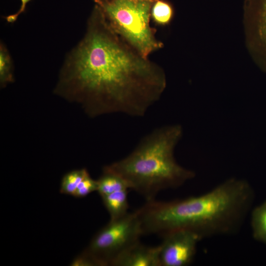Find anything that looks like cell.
<instances>
[{
    "label": "cell",
    "mask_w": 266,
    "mask_h": 266,
    "mask_svg": "<svg viewBox=\"0 0 266 266\" xmlns=\"http://www.w3.org/2000/svg\"><path fill=\"white\" fill-rule=\"evenodd\" d=\"M97 181V191L101 197L130 189L128 183L124 178L117 173L105 168H103V174Z\"/></svg>",
    "instance_id": "30bf717a"
},
{
    "label": "cell",
    "mask_w": 266,
    "mask_h": 266,
    "mask_svg": "<svg viewBox=\"0 0 266 266\" xmlns=\"http://www.w3.org/2000/svg\"><path fill=\"white\" fill-rule=\"evenodd\" d=\"M149 0L155 1V0Z\"/></svg>",
    "instance_id": "e0dca14e"
},
{
    "label": "cell",
    "mask_w": 266,
    "mask_h": 266,
    "mask_svg": "<svg viewBox=\"0 0 266 266\" xmlns=\"http://www.w3.org/2000/svg\"><path fill=\"white\" fill-rule=\"evenodd\" d=\"M160 246L161 266H186L191 264L201 238L186 230H177L163 235Z\"/></svg>",
    "instance_id": "52a82bcc"
},
{
    "label": "cell",
    "mask_w": 266,
    "mask_h": 266,
    "mask_svg": "<svg viewBox=\"0 0 266 266\" xmlns=\"http://www.w3.org/2000/svg\"><path fill=\"white\" fill-rule=\"evenodd\" d=\"M182 135L180 125L157 128L142 138L129 155L104 168L121 176L146 201L154 200L160 191L179 187L196 175L179 165L174 156Z\"/></svg>",
    "instance_id": "3957f363"
},
{
    "label": "cell",
    "mask_w": 266,
    "mask_h": 266,
    "mask_svg": "<svg viewBox=\"0 0 266 266\" xmlns=\"http://www.w3.org/2000/svg\"><path fill=\"white\" fill-rule=\"evenodd\" d=\"M251 224L254 238L266 244V201L253 210Z\"/></svg>",
    "instance_id": "8fae6325"
},
{
    "label": "cell",
    "mask_w": 266,
    "mask_h": 266,
    "mask_svg": "<svg viewBox=\"0 0 266 266\" xmlns=\"http://www.w3.org/2000/svg\"><path fill=\"white\" fill-rule=\"evenodd\" d=\"M88 174L85 168L74 170L66 173L62 180L60 192L72 196L80 182Z\"/></svg>",
    "instance_id": "4fadbf2b"
},
{
    "label": "cell",
    "mask_w": 266,
    "mask_h": 266,
    "mask_svg": "<svg viewBox=\"0 0 266 266\" xmlns=\"http://www.w3.org/2000/svg\"><path fill=\"white\" fill-rule=\"evenodd\" d=\"M111 28L145 58L163 46L151 27L149 0H95Z\"/></svg>",
    "instance_id": "277c9868"
},
{
    "label": "cell",
    "mask_w": 266,
    "mask_h": 266,
    "mask_svg": "<svg viewBox=\"0 0 266 266\" xmlns=\"http://www.w3.org/2000/svg\"><path fill=\"white\" fill-rule=\"evenodd\" d=\"M98 181L91 178L89 174L80 182L73 196L75 198H83L89 194L98 190Z\"/></svg>",
    "instance_id": "9a60e30c"
},
{
    "label": "cell",
    "mask_w": 266,
    "mask_h": 266,
    "mask_svg": "<svg viewBox=\"0 0 266 266\" xmlns=\"http://www.w3.org/2000/svg\"><path fill=\"white\" fill-rule=\"evenodd\" d=\"M245 180L231 178L199 196L169 201H146L136 210L143 234L186 230L201 239L229 235L241 228L253 201Z\"/></svg>",
    "instance_id": "7a4b0ae2"
},
{
    "label": "cell",
    "mask_w": 266,
    "mask_h": 266,
    "mask_svg": "<svg viewBox=\"0 0 266 266\" xmlns=\"http://www.w3.org/2000/svg\"></svg>",
    "instance_id": "ac0fdd59"
},
{
    "label": "cell",
    "mask_w": 266,
    "mask_h": 266,
    "mask_svg": "<svg viewBox=\"0 0 266 266\" xmlns=\"http://www.w3.org/2000/svg\"><path fill=\"white\" fill-rule=\"evenodd\" d=\"M127 194L128 190H125L101 197L103 204L109 214L110 221L119 219L128 214Z\"/></svg>",
    "instance_id": "9c48e42d"
},
{
    "label": "cell",
    "mask_w": 266,
    "mask_h": 266,
    "mask_svg": "<svg viewBox=\"0 0 266 266\" xmlns=\"http://www.w3.org/2000/svg\"><path fill=\"white\" fill-rule=\"evenodd\" d=\"M246 43L254 61L266 73V0H244Z\"/></svg>",
    "instance_id": "8992f818"
},
{
    "label": "cell",
    "mask_w": 266,
    "mask_h": 266,
    "mask_svg": "<svg viewBox=\"0 0 266 266\" xmlns=\"http://www.w3.org/2000/svg\"><path fill=\"white\" fill-rule=\"evenodd\" d=\"M142 235L141 223L135 210L110 221L94 236L85 252L98 266H111L117 257L139 241Z\"/></svg>",
    "instance_id": "5b68a950"
},
{
    "label": "cell",
    "mask_w": 266,
    "mask_h": 266,
    "mask_svg": "<svg viewBox=\"0 0 266 266\" xmlns=\"http://www.w3.org/2000/svg\"><path fill=\"white\" fill-rule=\"evenodd\" d=\"M172 6L164 0H156L152 5L151 17L157 24L165 25L169 23L173 16Z\"/></svg>",
    "instance_id": "7c38bea8"
},
{
    "label": "cell",
    "mask_w": 266,
    "mask_h": 266,
    "mask_svg": "<svg viewBox=\"0 0 266 266\" xmlns=\"http://www.w3.org/2000/svg\"><path fill=\"white\" fill-rule=\"evenodd\" d=\"M11 62L6 49L0 46V79L2 83L11 81Z\"/></svg>",
    "instance_id": "5bb4252c"
},
{
    "label": "cell",
    "mask_w": 266,
    "mask_h": 266,
    "mask_svg": "<svg viewBox=\"0 0 266 266\" xmlns=\"http://www.w3.org/2000/svg\"><path fill=\"white\" fill-rule=\"evenodd\" d=\"M160 251V245L149 247L139 241L117 257L111 266H161Z\"/></svg>",
    "instance_id": "ba28073f"
},
{
    "label": "cell",
    "mask_w": 266,
    "mask_h": 266,
    "mask_svg": "<svg viewBox=\"0 0 266 266\" xmlns=\"http://www.w3.org/2000/svg\"><path fill=\"white\" fill-rule=\"evenodd\" d=\"M20 0L21 2V5L20 8H19L17 12H16V13L14 14L9 15L6 18V19L8 22H12L15 21L18 18V16L25 10L27 3L31 0Z\"/></svg>",
    "instance_id": "2e32d148"
},
{
    "label": "cell",
    "mask_w": 266,
    "mask_h": 266,
    "mask_svg": "<svg viewBox=\"0 0 266 266\" xmlns=\"http://www.w3.org/2000/svg\"><path fill=\"white\" fill-rule=\"evenodd\" d=\"M88 32L68 64L66 81L93 116H144L166 86L164 70L110 26L97 4Z\"/></svg>",
    "instance_id": "6da1fadb"
}]
</instances>
